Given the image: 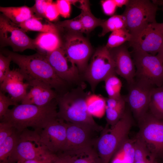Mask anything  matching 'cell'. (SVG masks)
<instances>
[{
	"instance_id": "cell-24",
	"label": "cell",
	"mask_w": 163,
	"mask_h": 163,
	"mask_svg": "<svg viewBox=\"0 0 163 163\" xmlns=\"http://www.w3.org/2000/svg\"><path fill=\"white\" fill-rule=\"evenodd\" d=\"M18 133L16 130L0 144V163H17L15 149Z\"/></svg>"
},
{
	"instance_id": "cell-33",
	"label": "cell",
	"mask_w": 163,
	"mask_h": 163,
	"mask_svg": "<svg viewBox=\"0 0 163 163\" xmlns=\"http://www.w3.org/2000/svg\"><path fill=\"white\" fill-rule=\"evenodd\" d=\"M88 110L93 116L98 112L105 110L106 98L99 95L90 94L87 100Z\"/></svg>"
},
{
	"instance_id": "cell-4",
	"label": "cell",
	"mask_w": 163,
	"mask_h": 163,
	"mask_svg": "<svg viewBox=\"0 0 163 163\" xmlns=\"http://www.w3.org/2000/svg\"><path fill=\"white\" fill-rule=\"evenodd\" d=\"M133 120L129 108L114 126L107 125L100 133L95 145V150L101 163H109L118 148L128 137L133 126Z\"/></svg>"
},
{
	"instance_id": "cell-10",
	"label": "cell",
	"mask_w": 163,
	"mask_h": 163,
	"mask_svg": "<svg viewBox=\"0 0 163 163\" xmlns=\"http://www.w3.org/2000/svg\"><path fill=\"white\" fill-rule=\"evenodd\" d=\"M40 132L28 128L19 132L15 149L18 161L44 158L51 154L42 142Z\"/></svg>"
},
{
	"instance_id": "cell-45",
	"label": "cell",
	"mask_w": 163,
	"mask_h": 163,
	"mask_svg": "<svg viewBox=\"0 0 163 163\" xmlns=\"http://www.w3.org/2000/svg\"><path fill=\"white\" fill-rule=\"evenodd\" d=\"M117 7H121L123 5L125 6L128 3L129 0H113Z\"/></svg>"
},
{
	"instance_id": "cell-12",
	"label": "cell",
	"mask_w": 163,
	"mask_h": 163,
	"mask_svg": "<svg viewBox=\"0 0 163 163\" xmlns=\"http://www.w3.org/2000/svg\"><path fill=\"white\" fill-rule=\"evenodd\" d=\"M0 40L1 47L10 46L14 52L36 49L34 39L29 37L24 30L2 14L0 16Z\"/></svg>"
},
{
	"instance_id": "cell-25",
	"label": "cell",
	"mask_w": 163,
	"mask_h": 163,
	"mask_svg": "<svg viewBox=\"0 0 163 163\" xmlns=\"http://www.w3.org/2000/svg\"><path fill=\"white\" fill-rule=\"evenodd\" d=\"M134 139H126L113 155L112 163H134Z\"/></svg>"
},
{
	"instance_id": "cell-32",
	"label": "cell",
	"mask_w": 163,
	"mask_h": 163,
	"mask_svg": "<svg viewBox=\"0 0 163 163\" xmlns=\"http://www.w3.org/2000/svg\"><path fill=\"white\" fill-rule=\"evenodd\" d=\"M134 140V162L147 160L154 157L142 140L136 136Z\"/></svg>"
},
{
	"instance_id": "cell-27",
	"label": "cell",
	"mask_w": 163,
	"mask_h": 163,
	"mask_svg": "<svg viewBox=\"0 0 163 163\" xmlns=\"http://www.w3.org/2000/svg\"><path fill=\"white\" fill-rule=\"evenodd\" d=\"M149 110L155 117L163 120V86L153 88L151 95Z\"/></svg>"
},
{
	"instance_id": "cell-19",
	"label": "cell",
	"mask_w": 163,
	"mask_h": 163,
	"mask_svg": "<svg viewBox=\"0 0 163 163\" xmlns=\"http://www.w3.org/2000/svg\"><path fill=\"white\" fill-rule=\"evenodd\" d=\"M31 87L21 102V104L45 106L55 100L58 94L50 86L37 80L28 82Z\"/></svg>"
},
{
	"instance_id": "cell-30",
	"label": "cell",
	"mask_w": 163,
	"mask_h": 163,
	"mask_svg": "<svg viewBox=\"0 0 163 163\" xmlns=\"http://www.w3.org/2000/svg\"><path fill=\"white\" fill-rule=\"evenodd\" d=\"M132 35L126 28L112 32L109 36L106 46L109 49L119 46L125 42L131 40Z\"/></svg>"
},
{
	"instance_id": "cell-40",
	"label": "cell",
	"mask_w": 163,
	"mask_h": 163,
	"mask_svg": "<svg viewBox=\"0 0 163 163\" xmlns=\"http://www.w3.org/2000/svg\"><path fill=\"white\" fill-rule=\"evenodd\" d=\"M59 14L56 3L50 0L46 10V18L50 21H54L57 18Z\"/></svg>"
},
{
	"instance_id": "cell-20",
	"label": "cell",
	"mask_w": 163,
	"mask_h": 163,
	"mask_svg": "<svg viewBox=\"0 0 163 163\" xmlns=\"http://www.w3.org/2000/svg\"><path fill=\"white\" fill-rule=\"evenodd\" d=\"M106 98L105 112L107 125L113 126L122 118L126 110V102L123 96Z\"/></svg>"
},
{
	"instance_id": "cell-34",
	"label": "cell",
	"mask_w": 163,
	"mask_h": 163,
	"mask_svg": "<svg viewBox=\"0 0 163 163\" xmlns=\"http://www.w3.org/2000/svg\"><path fill=\"white\" fill-rule=\"evenodd\" d=\"M73 157L72 163H101L95 149L81 155Z\"/></svg>"
},
{
	"instance_id": "cell-16",
	"label": "cell",
	"mask_w": 163,
	"mask_h": 163,
	"mask_svg": "<svg viewBox=\"0 0 163 163\" xmlns=\"http://www.w3.org/2000/svg\"><path fill=\"white\" fill-rule=\"evenodd\" d=\"M129 43L133 50L143 51L156 55L163 43V34L152 24L131 39Z\"/></svg>"
},
{
	"instance_id": "cell-2",
	"label": "cell",
	"mask_w": 163,
	"mask_h": 163,
	"mask_svg": "<svg viewBox=\"0 0 163 163\" xmlns=\"http://www.w3.org/2000/svg\"><path fill=\"white\" fill-rule=\"evenodd\" d=\"M57 113L56 99L43 106L21 104L9 109L1 121L9 123L18 132L29 127L40 132L58 118Z\"/></svg>"
},
{
	"instance_id": "cell-5",
	"label": "cell",
	"mask_w": 163,
	"mask_h": 163,
	"mask_svg": "<svg viewBox=\"0 0 163 163\" xmlns=\"http://www.w3.org/2000/svg\"><path fill=\"white\" fill-rule=\"evenodd\" d=\"M158 8V5L150 0H129L122 14L126 18V28L132 35L131 39L157 22L155 18Z\"/></svg>"
},
{
	"instance_id": "cell-35",
	"label": "cell",
	"mask_w": 163,
	"mask_h": 163,
	"mask_svg": "<svg viewBox=\"0 0 163 163\" xmlns=\"http://www.w3.org/2000/svg\"><path fill=\"white\" fill-rule=\"evenodd\" d=\"M50 0H35L34 5L30 7L35 17L40 19L46 18V10Z\"/></svg>"
},
{
	"instance_id": "cell-1",
	"label": "cell",
	"mask_w": 163,
	"mask_h": 163,
	"mask_svg": "<svg viewBox=\"0 0 163 163\" xmlns=\"http://www.w3.org/2000/svg\"><path fill=\"white\" fill-rule=\"evenodd\" d=\"M84 86L58 95L56 99L58 117L64 121L87 126L101 132L104 128L95 121L89 113L87 100L90 94L84 90Z\"/></svg>"
},
{
	"instance_id": "cell-7",
	"label": "cell",
	"mask_w": 163,
	"mask_h": 163,
	"mask_svg": "<svg viewBox=\"0 0 163 163\" xmlns=\"http://www.w3.org/2000/svg\"><path fill=\"white\" fill-rule=\"evenodd\" d=\"M138 121L139 130L136 137L145 143L156 161L158 159L163 161V120L148 111Z\"/></svg>"
},
{
	"instance_id": "cell-43",
	"label": "cell",
	"mask_w": 163,
	"mask_h": 163,
	"mask_svg": "<svg viewBox=\"0 0 163 163\" xmlns=\"http://www.w3.org/2000/svg\"><path fill=\"white\" fill-rule=\"evenodd\" d=\"M73 156L61 154L58 155L57 158L52 163H72Z\"/></svg>"
},
{
	"instance_id": "cell-38",
	"label": "cell",
	"mask_w": 163,
	"mask_h": 163,
	"mask_svg": "<svg viewBox=\"0 0 163 163\" xmlns=\"http://www.w3.org/2000/svg\"><path fill=\"white\" fill-rule=\"evenodd\" d=\"M16 130L9 123L1 122L0 123V144L11 136Z\"/></svg>"
},
{
	"instance_id": "cell-42",
	"label": "cell",
	"mask_w": 163,
	"mask_h": 163,
	"mask_svg": "<svg viewBox=\"0 0 163 163\" xmlns=\"http://www.w3.org/2000/svg\"><path fill=\"white\" fill-rule=\"evenodd\" d=\"M57 157V155L52 154L43 158L27 160L21 162L18 161L17 163H52Z\"/></svg>"
},
{
	"instance_id": "cell-21",
	"label": "cell",
	"mask_w": 163,
	"mask_h": 163,
	"mask_svg": "<svg viewBox=\"0 0 163 163\" xmlns=\"http://www.w3.org/2000/svg\"><path fill=\"white\" fill-rule=\"evenodd\" d=\"M36 49L45 54L51 52L60 47L62 41L59 34L41 33L34 39Z\"/></svg>"
},
{
	"instance_id": "cell-15",
	"label": "cell",
	"mask_w": 163,
	"mask_h": 163,
	"mask_svg": "<svg viewBox=\"0 0 163 163\" xmlns=\"http://www.w3.org/2000/svg\"><path fill=\"white\" fill-rule=\"evenodd\" d=\"M67 128L66 122L58 117L40 132L41 141L51 153H62L66 143Z\"/></svg>"
},
{
	"instance_id": "cell-37",
	"label": "cell",
	"mask_w": 163,
	"mask_h": 163,
	"mask_svg": "<svg viewBox=\"0 0 163 163\" xmlns=\"http://www.w3.org/2000/svg\"><path fill=\"white\" fill-rule=\"evenodd\" d=\"M12 61L11 58L8 56H5L0 54V83L1 84L5 79L11 69L10 65Z\"/></svg>"
},
{
	"instance_id": "cell-39",
	"label": "cell",
	"mask_w": 163,
	"mask_h": 163,
	"mask_svg": "<svg viewBox=\"0 0 163 163\" xmlns=\"http://www.w3.org/2000/svg\"><path fill=\"white\" fill-rule=\"evenodd\" d=\"M59 14L64 18L69 17L71 12V3L69 0H58L56 2Z\"/></svg>"
},
{
	"instance_id": "cell-17",
	"label": "cell",
	"mask_w": 163,
	"mask_h": 163,
	"mask_svg": "<svg viewBox=\"0 0 163 163\" xmlns=\"http://www.w3.org/2000/svg\"><path fill=\"white\" fill-rule=\"evenodd\" d=\"M109 49L115 63L117 74L125 80L128 85L133 82L135 79L136 69L133 59L126 46L123 44Z\"/></svg>"
},
{
	"instance_id": "cell-41",
	"label": "cell",
	"mask_w": 163,
	"mask_h": 163,
	"mask_svg": "<svg viewBox=\"0 0 163 163\" xmlns=\"http://www.w3.org/2000/svg\"><path fill=\"white\" fill-rule=\"evenodd\" d=\"M104 13L107 15L112 16L115 12L117 6L113 0H104L101 1Z\"/></svg>"
},
{
	"instance_id": "cell-18",
	"label": "cell",
	"mask_w": 163,
	"mask_h": 163,
	"mask_svg": "<svg viewBox=\"0 0 163 163\" xmlns=\"http://www.w3.org/2000/svg\"><path fill=\"white\" fill-rule=\"evenodd\" d=\"M24 78L19 68L11 70L0 84V91L8 94L15 102H21L27 94L29 84L24 82Z\"/></svg>"
},
{
	"instance_id": "cell-6",
	"label": "cell",
	"mask_w": 163,
	"mask_h": 163,
	"mask_svg": "<svg viewBox=\"0 0 163 163\" xmlns=\"http://www.w3.org/2000/svg\"><path fill=\"white\" fill-rule=\"evenodd\" d=\"M66 123V141L61 154L78 156L95 149L99 136L96 135L101 132L85 126Z\"/></svg>"
},
{
	"instance_id": "cell-47",
	"label": "cell",
	"mask_w": 163,
	"mask_h": 163,
	"mask_svg": "<svg viewBox=\"0 0 163 163\" xmlns=\"http://www.w3.org/2000/svg\"><path fill=\"white\" fill-rule=\"evenodd\" d=\"M156 56L163 63V43Z\"/></svg>"
},
{
	"instance_id": "cell-26",
	"label": "cell",
	"mask_w": 163,
	"mask_h": 163,
	"mask_svg": "<svg viewBox=\"0 0 163 163\" xmlns=\"http://www.w3.org/2000/svg\"><path fill=\"white\" fill-rule=\"evenodd\" d=\"M42 19L33 17L17 25L25 31L30 30L59 34L54 23L48 21L47 23L44 24L41 21Z\"/></svg>"
},
{
	"instance_id": "cell-14",
	"label": "cell",
	"mask_w": 163,
	"mask_h": 163,
	"mask_svg": "<svg viewBox=\"0 0 163 163\" xmlns=\"http://www.w3.org/2000/svg\"><path fill=\"white\" fill-rule=\"evenodd\" d=\"M47 60L56 75L68 84L84 86L82 76L76 66L67 57L61 46L46 54Z\"/></svg>"
},
{
	"instance_id": "cell-46",
	"label": "cell",
	"mask_w": 163,
	"mask_h": 163,
	"mask_svg": "<svg viewBox=\"0 0 163 163\" xmlns=\"http://www.w3.org/2000/svg\"><path fill=\"white\" fill-rule=\"evenodd\" d=\"M134 163H156V162L155 158L152 157L147 160L134 161Z\"/></svg>"
},
{
	"instance_id": "cell-28",
	"label": "cell",
	"mask_w": 163,
	"mask_h": 163,
	"mask_svg": "<svg viewBox=\"0 0 163 163\" xmlns=\"http://www.w3.org/2000/svg\"><path fill=\"white\" fill-rule=\"evenodd\" d=\"M54 24L57 29L60 37L69 33H85L78 16L72 19L58 21Z\"/></svg>"
},
{
	"instance_id": "cell-29",
	"label": "cell",
	"mask_w": 163,
	"mask_h": 163,
	"mask_svg": "<svg viewBox=\"0 0 163 163\" xmlns=\"http://www.w3.org/2000/svg\"><path fill=\"white\" fill-rule=\"evenodd\" d=\"M100 26L102 31L100 36L103 37L110 32L126 28V19L123 14L114 15L107 20H104Z\"/></svg>"
},
{
	"instance_id": "cell-31",
	"label": "cell",
	"mask_w": 163,
	"mask_h": 163,
	"mask_svg": "<svg viewBox=\"0 0 163 163\" xmlns=\"http://www.w3.org/2000/svg\"><path fill=\"white\" fill-rule=\"evenodd\" d=\"M117 75L116 73L112 74L104 81L105 89L108 97L117 98L122 96L121 90L122 83Z\"/></svg>"
},
{
	"instance_id": "cell-11",
	"label": "cell",
	"mask_w": 163,
	"mask_h": 163,
	"mask_svg": "<svg viewBox=\"0 0 163 163\" xmlns=\"http://www.w3.org/2000/svg\"><path fill=\"white\" fill-rule=\"evenodd\" d=\"M133 57L136 69L135 78L157 87L163 86V63L156 55L133 50Z\"/></svg>"
},
{
	"instance_id": "cell-3",
	"label": "cell",
	"mask_w": 163,
	"mask_h": 163,
	"mask_svg": "<svg viewBox=\"0 0 163 163\" xmlns=\"http://www.w3.org/2000/svg\"><path fill=\"white\" fill-rule=\"evenodd\" d=\"M4 53L18 66L20 71L27 82L39 81L59 91L64 88L68 84L56 73L49 63L46 54L38 52L32 55H25L10 51Z\"/></svg>"
},
{
	"instance_id": "cell-13",
	"label": "cell",
	"mask_w": 163,
	"mask_h": 163,
	"mask_svg": "<svg viewBox=\"0 0 163 163\" xmlns=\"http://www.w3.org/2000/svg\"><path fill=\"white\" fill-rule=\"evenodd\" d=\"M128 85V92L125 99L131 112L138 121L148 111L151 92L155 87L145 80L136 78Z\"/></svg>"
},
{
	"instance_id": "cell-8",
	"label": "cell",
	"mask_w": 163,
	"mask_h": 163,
	"mask_svg": "<svg viewBox=\"0 0 163 163\" xmlns=\"http://www.w3.org/2000/svg\"><path fill=\"white\" fill-rule=\"evenodd\" d=\"M115 73L114 61L109 49L105 46L98 48L94 53L83 77L94 92L100 82Z\"/></svg>"
},
{
	"instance_id": "cell-9",
	"label": "cell",
	"mask_w": 163,
	"mask_h": 163,
	"mask_svg": "<svg viewBox=\"0 0 163 163\" xmlns=\"http://www.w3.org/2000/svg\"><path fill=\"white\" fill-rule=\"evenodd\" d=\"M61 47L69 59L77 67L82 76L92 53L91 45L81 34L69 33L61 37Z\"/></svg>"
},
{
	"instance_id": "cell-36",
	"label": "cell",
	"mask_w": 163,
	"mask_h": 163,
	"mask_svg": "<svg viewBox=\"0 0 163 163\" xmlns=\"http://www.w3.org/2000/svg\"><path fill=\"white\" fill-rule=\"evenodd\" d=\"M18 104L14 102L9 96H6L4 93L0 91V121L6 114L9 106Z\"/></svg>"
},
{
	"instance_id": "cell-22",
	"label": "cell",
	"mask_w": 163,
	"mask_h": 163,
	"mask_svg": "<svg viewBox=\"0 0 163 163\" xmlns=\"http://www.w3.org/2000/svg\"><path fill=\"white\" fill-rule=\"evenodd\" d=\"M78 8L81 10L78 16L82 26L85 33H88L98 26H101L104 20L95 17L90 9L89 1L79 0Z\"/></svg>"
},
{
	"instance_id": "cell-23",
	"label": "cell",
	"mask_w": 163,
	"mask_h": 163,
	"mask_svg": "<svg viewBox=\"0 0 163 163\" xmlns=\"http://www.w3.org/2000/svg\"><path fill=\"white\" fill-rule=\"evenodd\" d=\"M0 11L13 23L18 25L30 18L35 17L30 8L26 6L0 7Z\"/></svg>"
},
{
	"instance_id": "cell-44",
	"label": "cell",
	"mask_w": 163,
	"mask_h": 163,
	"mask_svg": "<svg viewBox=\"0 0 163 163\" xmlns=\"http://www.w3.org/2000/svg\"><path fill=\"white\" fill-rule=\"evenodd\" d=\"M160 5L163 6V0H160ZM159 31L163 34V22L162 23H158L156 22L152 24Z\"/></svg>"
}]
</instances>
